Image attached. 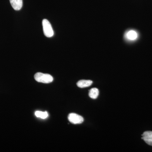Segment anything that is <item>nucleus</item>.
Segmentation results:
<instances>
[{
  "label": "nucleus",
  "mask_w": 152,
  "mask_h": 152,
  "mask_svg": "<svg viewBox=\"0 0 152 152\" xmlns=\"http://www.w3.org/2000/svg\"><path fill=\"white\" fill-rule=\"evenodd\" d=\"M34 79L37 82L43 83H49L53 80V78L50 75L41 72L36 73L34 75Z\"/></svg>",
  "instance_id": "nucleus-1"
},
{
  "label": "nucleus",
  "mask_w": 152,
  "mask_h": 152,
  "mask_svg": "<svg viewBox=\"0 0 152 152\" xmlns=\"http://www.w3.org/2000/svg\"><path fill=\"white\" fill-rule=\"evenodd\" d=\"M43 29L44 34L47 37H52L54 35V31L51 25L47 19L42 21Z\"/></svg>",
  "instance_id": "nucleus-2"
},
{
  "label": "nucleus",
  "mask_w": 152,
  "mask_h": 152,
  "mask_svg": "<svg viewBox=\"0 0 152 152\" xmlns=\"http://www.w3.org/2000/svg\"><path fill=\"white\" fill-rule=\"evenodd\" d=\"M68 119L71 123L75 124H82L84 121L83 118L81 116L73 113L69 115Z\"/></svg>",
  "instance_id": "nucleus-3"
},
{
  "label": "nucleus",
  "mask_w": 152,
  "mask_h": 152,
  "mask_svg": "<svg viewBox=\"0 0 152 152\" xmlns=\"http://www.w3.org/2000/svg\"><path fill=\"white\" fill-rule=\"evenodd\" d=\"M142 139L148 145L152 146V132L147 131L142 134Z\"/></svg>",
  "instance_id": "nucleus-4"
},
{
  "label": "nucleus",
  "mask_w": 152,
  "mask_h": 152,
  "mask_svg": "<svg viewBox=\"0 0 152 152\" xmlns=\"http://www.w3.org/2000/svg\"><path fill=\"white\" fill-rule=\"evenodd\" d=\"M10 2L13 8L15 10L19 11L23 7V0H10Z\"/></svg>",
  "instance_id": "nucleus-5"
},
{
  "label": "nucleus",
  "mask_w": 152,
  "mask_h": 152,
  "mask_svg": "<svg viewBox=\"0 0 152 152\" xmlns=\"http://www.w3.org/2000/svg\"><path fill=\"white\" fill-rule=\"evenodd\" d=\"M92 83V81L90 80H81L77 83V84L79 88H84L89 87Z\"/></svg>",
  "instance_id": "nucleus-6"
},
{
  "label": "nucleus",
  "mask_w": 152,
  "mask_h": 152,
  "mask_svg": "<svg viewBox=\"0 0 152 152\" xmlns=\"http://www.w3.org/2000/svg\"><path fill=\"white\" fill-rule=\"evenodd\" d=\"M99 95V91L96 88H93L90 90L89 96L91 99H95L97 98Z\"/></svg>",
  "instance_id": "nucleus-7"
},
{
  "label": "nucleus",
  "mask_w": 152,
  "mask_h": 152,
  "mask_svg": "<svg viewBox=\"0 0 152 152\" xmlns=\"http://www.w3.org/2000/svg\"><path fill=\"white\" fill-rule=\"evenodd\" d=\"M126 36L127 38L131 40H135L138 37L137 34L134 31H129L127 33Z\"/></svg>",
  "instance_id": "nucleus-8"
},
{
  "label": "nucleus",
  "mask_w": 152,
  "mask_h": 152,
  "mask_svg": "<svg viewBox=\"0 0 152 152\" xmlns=\"http://www.w3.org/2000/svg\"><path fill=\"white\" fill-rule=\"evenodd\" d=\"M35 114L36 116L42 119L46 118L48 116V114L47 112L36 111Z\"/></svg>",
  "instance_id": "nucleus-9"
}]
</instances>
